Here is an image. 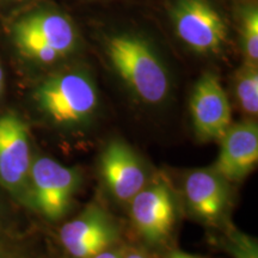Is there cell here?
Instances as JSON below:
<instances>
[{
	"mask_svg": "<svg viewBox=\"0 0 258 258\" xmlns=\"http://www.w3.org/2000/svg\"><path fill=\"white\" fill-rule=\"evenodd\" d=\"M106 54L121 79L141 101L159 104L170 92L169 73L152 47L133 35L109 38Z\"/></svg>",
	"mask_w": 258,
	"mask_h": 258,
	"instance_id": "1",
	"label": "cell"
},
{
	"mask_svg": "<svg viewBox=\"0 0 258 258\" xmlns=\"http://www.w3.org/2000/svg\"><path fill=\"white\" fill-rule=\"evenodd\" d=\"M36 101L51 121L72 128L91 120L98 106V93L88 74L70 71L42 83Z\"/></svg>",
	"mask_w": 258,
	"mask_h": 258,
	"instance_id": "2",
	"label": "cell"
},
{
	"mask_svg": "<svg viewBox=\"0 0 258 258\" xmlns=\"http://www.w3.org/2000/svg\"><path fill=\"white\" fill-rule=\"evenodd\" d=\"M80 172L48 157L32 161L29 191L35 208L49 220L64 217L80 186Z\"/></svg>",
	"mask_w": 258,
	"mask_h": 258,
	"instance_id": "3",
	"label": "cell"
},
{
	"mask_svg": "<svg viewBox=\"0 0 258 258\" xmlns=\"http://www.w3.org/2000/svg\"><path fill=\"white\" fill-rule=\"evenodd\" d=\"M118 241L117 226L97 206H90L59 231V243L67 258H93L120 245Z\"/></svg>",
	"mask_w": 258,
	"mask_h": 258,
	"instance_id": "4",
	"label": "cell"
},
{
	"mask_svg": "<svg viewBox=\"0 0 258 258\" xmlns=\"http://www.w3.org/2000/svg\"><path fill=\"white\" fill-rule=\"evenodd\" d=\"M129 203L134 227L145 243L154 249L166 245L176 218L170 186L163 180L146 184Z\"/></svg>",
	"mask_w": 258,
	"mask_h": 258,
	"instance_id": "5",
	"label": "cell"
},
{
	"mask_svg": "<svg viewBox=\"0 0 258 258\" xmlns=\"http://www.w3.org/2000/svg\"><path fill=\"white\" fill-rule=\"evenodd\" d=\"M172 19L178 37L198 53H217L226 41L224 21L206 0H177Z\"/></svg>",
	"mask_w": 258,
	"mask_h": 258,
	"instance_id": "6",
	"label": "cell"
},
{
	"mask_svg": "<svg viewBox=\"0 0 258 258\" xmlns=\"http://www.w3.org/2000/svg\"><path fill=\"white\" fill-rule=\"evenodd\" d=\"M30 135L16 114L0 116V184L16 195H27L31 169Z\"/></svg>",
	"mask_w": 258,
	"mask_h": 258,
	"instance_id": "7",
	"label": "cell"
},
{
	"mask_svg": "<svg viewBox=\"0 0 258 258\" xmlns=\"http://www.w3.org/2000/svg\"><path fill=\"white\" fill-rule=\"evenodd\" d=\"M190 112L196 134L203 140L220 141L232 124L231 103L220 80L203 74L194 88Z\"/></svg>",
	"mask_w": 258,
	"mask_h": 258,
	"instance_id": "8",
	"label": "cell"
},
{
	"mask_svg": "<svg viewBox=\"0 0 258 258\" xmlns=\"http://www.w3.org/2000/svg\"><path fill=\"white\" fill-rule=\"evenodd\" d=\"M258 161V127L253 121L232 123L220 139V152L212 167L226 182L237 183L252 172Z\"/></svg>",
	"mask_w": 258,
	"mask_h": 258,
	"instance_id": "9",
	"label": "cell"
},
{
	"mask_svg": "<svg viewBox=\"0 0 258 258\" xmlns=\"http://www.w3.org/2000/svg\"><path fill=\"white\" fill-rule=\"evenodd\" d=\"M101 176L111 195L131 202L146 185V171L132 147L121 140L110 141L101 154Z\"/></svg>",
	"mask_w": 258,
	"mask_h": 258,
	"instance_id": "10",
	"label": "cell"
},
{
	"mask_svg": "<svg viewBox=\"0 0 258 258\" xmlns=\"http://www.w3.org/2000/svg\"><path fill=\"white\" fill-rule=\"evenodd\" d=\"M189 208L196 217L215 222L230 203L228 182L212 169H199L188 173L183 183Z\"/></svg>",
	"mask_w": 258,
	"mask_h": 258,
	"instance_id": "11",
	"label": "cell"
},
{
	"mask_svg": "<svg viewBox=\"0 0 258 258\" xmlns=\"http://www.w3.org/2000/svg\"><path fill=\"white\" fill-rule=\"evenodd\" d=\"M16 24L30 31L62 57L76 47V30L72 23L62 15L55 12H36L22 18Z\"/></svg>",
	"mask_w": 258,
	"mask_h": 258,
	"instance_id": "12",
	"label": "cell"
},
{
	"mask_svg": "<svg viewBox=\"0 0 258 258\" xmlns=\"http://www.w3.org/2000/svg\"><path fill=\"white\" fill-rule=\"evenodd\" d=\"M235 96L241 110L256 117L258 114V72L257 64L247 63L235 79Z\"/></svg>",
	"mask_w": 258,
	"mask_h": 258,
	"instance_id": "13",
	"label": "cell"
},
{
	"mask_svg": "<svg viewBox=\"0 0 258 258\" xmlns=\"http://www.w3.org/2000/svg\"><path fill=\"white\" fill-rule=\"evenodd\" d=\"M14 37L19 50L32 60L42 63H53L62 59V56L56 50L47 46L40 38L30 31L25 30L24 28L19 27L18 24H16L14 28Z\"/></svg>",
	"mask_w": 258,
	"mask_h": 258,
	"instance_id": "14",
	"label": "cell"
},
{
	"mask_svg": "<svg viewBox=\"0 0 258 258\" xmlns=\"http://www.w3.org/2000/svg\"><path fill=\"white\" fill-rule=\"evenodd\" d=\"M219 245L231 258H258L257 240L232 226L225 231Z\"/></svg>",
	"mask_w": 258,
	"mask_h": 258,
	"instance_id": "15",
	"label": "cell"
},
{
	"mask_svg": "<svg viewBox=\"0 0 258 258\" xmlns=\"http://www.w3.org/2000/svg\"><path fill=\"white\" fill-rule=\"evenodd\" d=\"M243 48L247 63L257 64L258 60V11L246 10L243 17Z\"/></svg>",
	"mask_w": 258,
	"mask_h": 258,
	"instance_id": "16",
	"label": "cell"
},
{
	"mask_svg": "<svg viewBox=\"0 0 258 258\" xmlns=\"http://www.w3.org/2000/svg\"><path fill=\"white\" fill-rule=\"evenodd\" d=\"M122 258H152L147 251L139 247L129 246L123 247V253H122Z\"/></svg>",
	"mask_w": 258,
	"mask_h": 258,
	"instance_id": "17",
	"label": "cell"
},
{
	"mask_svg": "<svg viewBox=\"0 0 258 258\" xmlns=\"http://www.w3.org/2000/svg\"><path fill=\"white\" fill-rule=\"evenodd\" d=\"M123 247L121 245H116V246L111 247V249L103 251L102 253L97 254L93 258H122V253H123Z\"/></svg>",
	"mask_w": 258,
	"mask_h": 258,
	"instance_id": "18",
	"label": "cell"
},
{
	"mask_svg": "<svg viewBox=\"0 0 258 258\" xmlns=\"http://www.w3.org/2000/svg\"><path fill=\"white\" fill-rule=\"evenodd\" d=\"M163 258H208V257L201 256V254L188 253L182 250H172V251H169V252H167Z\"/></svg>",
	"mask_w": 258,
	"mask_h": 258,
	"instance_id": "19",
	"label": "cell"
},
{
	"mask_svg": "<svg viewBox=\"0 0 258 258\" xmlns=\"http://www.w3.org/2000/svg\"><path fill=\"white\" fill-rule=\"evenodd\" d=\"M3 89H4V71H3L2 63H0V93H2Z\"/></svg>",
	"mask_w": 258,
	"mask_h": 258,
	"instance_id": "20",
	"label": "cell"
},
{
	"mask_svg": "<svg viewBox=\"0 0 258 258\" xmlns=\"http://www.w3.org/2000/svg\"><path fill=\"white\" fill-rule=\"evenodd\" d=\"M0 258H9L6 254H4V252H2V250H0Z\"/></svg>",
	"mask_w": 258,
	"mask_h": 258,
	"instance_id": "21",
	"label": "cell"
}]
</instances>
